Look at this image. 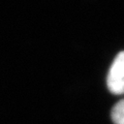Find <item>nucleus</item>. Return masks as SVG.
<instances>
[{
	"label": "nucleus",
	"mask_w": 124,
	"mask_h": 124,
	"mask_svg": "<svg viewBox=\"0 0 124 124\" xmlns=\"http://www.w3.org/2000/svg\"><path fill=\"white\" fill-rule=\"evenodd\" d=\"M107 86L113 94H124V51L115 57L111 65L107 77Z\"/></svg>",
	"instance_id": "1"
},
{
	"label": "nucleus",
	"mask_w": 124,
	"mask_h": 124,
	"mask_svg": "<svg viewBox=\"0 0 124 124\" xmlns=\"http://www.w3.org/2000/svg\"><path fill=\"white\" fill-rule=\"evenodd\" d=\"M111 117L114 124H124V99H121L113 107Z\"/></svg>",
	"instance_id": "2"
}]
</instances>
